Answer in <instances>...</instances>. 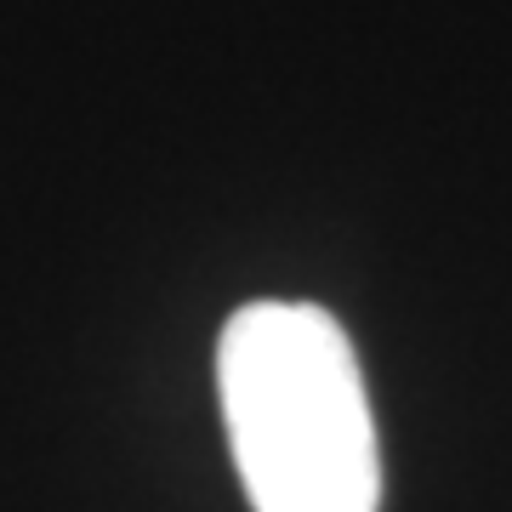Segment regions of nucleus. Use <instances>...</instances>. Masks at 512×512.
<instances>
[{
    "label": "nucleus",
    "mask_w": 512,
    "mask_h": 512,
    "mask_svg": "<svg viewBox=\"0 0 512 512\" xmlns=\"http://www.w3.org/2000/svg\"><path fill=\"white\" fill-rule=\"evenodd\" d=\"M222 421L256 512H376L382 450L348 330L313 302H245L217 342Z\"/></svg>",
    "instance_id": "obj_1"
}]
</instances>
